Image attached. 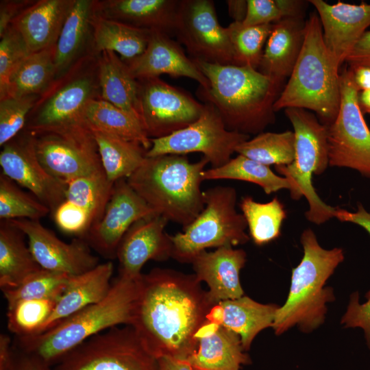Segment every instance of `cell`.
<instances>
[{
    "label": "cell",
    "mask_w": 370,
    "mask_h": 370,
    "mask_svg": "<svg viewBox=\"0 0 370 370\" xmlns=\"http://www.w3.org/2000/svg\"><path fill=\"white\" fill-rule=\"evenodd\" d=\"M213 306L195 274L154 268L141 275L130 326L158 359L185 361Z\"/></svg>",
    "instance_id": "obj_1"
},
{
    "label": "cell",
    "mask_w": 370,
    "mask_h": 370,
    "mask_svg": "<svg viewBox=\"0 0 370 370\" xmlns=\"http://www.w3.org/2000/svg\"><path fill=\"white\" fill-rule=\"evenodd\" d=\"M193 60L208 81L199 86V98L216 108L228 130L257 135L275 123L273 106L284 82L250 66Z\"/></svg>",
    "instance_id": "obj_2"
},
{
    "label": "cell",
    "mask_w": 370,
    "mask_h": 370,
    "mask_svg": "<svg viewBox=\"0 0 370 370\" xmlns=\"http://www.w3.org/2000/svg\"><path fill=\"white\" fill-rule=\"evenodd\" d=\"M140 278L118 275L101 300L40 334L16 338L14 346L36 355L53 367L65 354L91 337L120 325H130L139 295Z\"/></svg>",
    "instance_id": "obj_3"
},
{
    "label": "cell",
    "mask_w": 370,
    "mask_h": 370,
    "mask_svg": "<svg viewBox=\"0 0 370 370\" xmlns=\"http://www.w3.org/2000/svg\"><path fill=\"white\" fill-rule=\"evenodd\" d=\"M208 163L204 157L191 162L184 155L147 157L127 181L156 214L184 227L204 208L201 185Z\"/></svg>",
    "instance_id": "obj_4"
},
{
    "label": "cell",
    "mask_w": 370,
    "mask_h": 370,
    "mask_svg": "<svg viewBox=\"0 0 370 370\" xmlns=\"http://www.w3.org/2000/svg\"><path fill=\"white\" fill-rule=\"evenodd\" d=\"M304 256L293 269L287 299L278 308L272 328L280 335L294 326L304 332L318 328L325 321L327 304L334 299V291L325 283L344 260L341 248L326 249L310 228L301 233Z\"/></svg>",
    "instance_id": "obj_5"
},
{
    "label": "cell",
    "mask_w": 370,
    "mask_h": 370,
    "mask_svg": "<svg viewBox=\"0 0 370 370\" xmlns=\"http://www.w3.org/2000/svg\"><path fill=\"white\" fill-rule=\"evenodd\" d=\"M339 74L325 47L319 15L313 12L306 20L301 50L289 79L274 103V111L288 108L310 110L328 127L340 108Z\"/></svg>",
    "instance_id": "obj_6"
},
{
    "label": "cell",
    "mask_w": 370,
    "mask_h": 370,
    "mask_svg": "<svg viewBox=\"0 0 370 370\" xmlns=\"http://www.w3.org/2000/svg\"><path fill=\"white\" fill-rule=\"evenodd\" d=\"M285 114L295 134V156L287 166H276L277 172L294 184L291 195L295 200L304 196L309 205L306 219L321 224L335 217L337 208L327 205L319 197L312 184V175H321L329 166L327 126L312 112L304 108H288Z\"/></svg>",
    "instance_id": "obj_7"
},
{
    "label": "cell",
    "mask_w": 370,
    "mask_h": 370,
    "mask_svg": "<svg viewBox=\"0 0 370 370\" xmlns=\"http://www.w3.org/2000/svg\"><path fill=\"white\" fill-rule=\"evenodd\" d=\"M205 206L197 217L183 227L182 232L171 235L172 258L182 263L208 248L234 247L247 243V222L236 208L234 188L218 186L204 191Z\"/></svg>",
    "instance_id": "obj_8"
},
{
    "label": "cell",
    "mask_w": 370,
    "mask_h": 370,
    "mask_svg": "<svg viewBox=\"0 0 370 370\" xmlns=\"http://www.w3.org/2000/svg\"><path fill=\"white\" fill-rule=\"evenodd\" d=\"M52 370H160L158 359L130 325L116 326L86 340Z\"/></svg>",
    "instance_id": "obj_9"
},
{
    "label": "cell",
    "mask_w": 370,
    "mask_h": 370,
    "mask_svg": "<svg viewBox=\"0 0 370 370\" xmlns=\"http://www.w3.org/2000/svg\"><path fill=\"white\" fill-rule=\"evenodd\" d=\"M341 103L338 114L327 129L329 166L358 171L370 179V130L359 103L352 69L339 74Z\"/></svg>",
    "instance_id": "obj_10"
},
{
    "label": "cell",
    "mask_w": 370,
    "mask_h": 370,
    "mask_svg": "<svg viewBox=\"0 0 370 370\" xmlns=\"http://www.w3.org/2000/svg\"><path fill=\"white\" fill-rule=\"evenodd\" d=\"M204 103L201 116L193 123L167 136L151 138L147 157L199 152L209 160L212 168L227 163L236 148L250 136L228 130L216 108Z\"/></svg>",
    "instance_id": "obj_11"
},
{
    "label": "cell",
    "mask_w": 370,
    "mask_h": 370,
    "mask_svg": "<svg viewBox=\"0 0 370 370\" xmlns=\"http://www.w3.org/2000/svg\"><path fill=\"white\" fill-rule=\"evenodd\" d=\"M173 36L192 60L236 65L227 28L219 23L212 1L180 0Z\"/></svg>",
    "instance_id": "obj_12"
},
{
    "label": "cell",
    "mask_w": 370,
    "mask_h": 370,
    "mask_svg": "<svg viewBox=\"0 0 370 370\" xmlns=\"http://www.w3.org/2000/svg\"><path fill=\"white\" fill-rule=\"evenodd\" d=\"M34 135L38 158L54 177L66 182L103 171L97 145L87 125Z\"/></svg>",
    "instance_id": "obj_13"
},
{
    "label": "cell",
    "mask_w": 370,
    "mask_h": 370,
    "mask_svg": "<svg viewBox=\"0 0 370 370\" xmlns=\"http://www.w3.org/2000/svg\"><path fill=\"white\" fill-rule=\"evenodd\" d=\"M138 82L141 122L150 139L165 137L186 127L204 110V103L159 77Z\"/></svg>",
    "instance_id": "obj_14"
},
{
    "label": "cell",
    "mask_w": 370,
    "mask_h": 370,
    "mask_svg": "<svg viewBox=\"0 0 370 370\" xmlns=\"http://www.w3.org/2000/svg\"><path fill=\"white\" fill-rule=\"evenodd\" d=\"M0 166L3 175L29 190L51 214L64 199L66 183L50 175L41 164L32 132L25 130L3 146Z\"/></svg>",
    "instance_id": "obj_15"
},
{
    "label": "cell",
    "mask_w": 370,
    "mask_h": 370,
    "mask_svg": "<svg viewBox=\"0 0 370 370\" xmlns=\"http://www.w3.org/2000/svg\"><path fill=\"white\" fill-rule=\"evenodd\" d=\"M65 198L52 213L63 232L84 238L102 217L114 184L103 171L66 182Z\"/></svg>",
    "instance_id": "obj_16"
},
{
    "label": "cell",
    "mask_w": 370,
    "mask_h": 370,
    "mask_svg": "<svg viewBox=\"0 0 370 370\" xmlns=\"http://www.w3.org/2000/svg\"><path fill=\"white\" fill-rule=\"evenodd\" d=\"M8 221L25 234L34 259L43 269L73 276L99 264V258L83 238L76 237L71 243H65L39 220L18 219Z\"/></svg>",
    "instance_id": "obj_17"
},
{
    "label": "cell",
    "mask_w": 370,
    "mask_h": 370,
    "mask_svg": "<svg viewBox=\"0 0 370 370\" xmlns=\"http://www.w3.org/2000/svg\"><path fill=\"white\" fill-rule=\"evenodd\" d=\"M155 214L127 179L119 180L114 182L102 217L83 238L103 258L114 259L119 245L130 227L137 221Z\"/></svg>",
    "instance_id": "obj_18"
},
{
    "label": "cell",
    "mask_w": 370,
    "mask_h": 370,
    "mask_svg": "<svg viewBox=\"0 0 370 370\" xmlns=\"http://www.w3.org/2000/svg\"><path fill=\"white\" fill-rule=\"evenodd\" d=\"M169 221L155 214L135 222L123 237L116 251L119 275L138 279L149 260L164 261L172 258L171 235L165 232Z\"/></svg>",
    "instance_id": "obj_19"
},
{
    "label": "cell",
    "mask_w": 370,
    "mask_h": 370,
    "mask_svg": "<svg viewBox=\"0 0 370 370\" xmlns=\"http://www.w3.org/2000/svg\"><path fill=\"white\" fill-rule=\"evenodd\" d=\"M319 15L323 40L334 68L341 65L361 36L370 26V3L353 5L338 1H308Z\"/></svg>",
    "instance_id": "obj_20"
},
{
    "label": "cell",
    "mask_w": 370,
    "mask_h": 370,
    "mask_svg": "<svg viewBox=\"0 0 370 370\" xmlns=\"http://www.w3.org/2000/svg\"><path fill=\"white\" fill-rule=\"evenodd\" d=\"M95 88L89 76L71 80L47 99L25 129L38 134L86 125L84 110L95 98Z\"/></svg>",
    "instance_id": "obj_21"
},
{
    "label": "cell",
    "mask_w": 370,
    "mask_h": 370,
    "mask_svg": "<svg viewBox=\"0 0 370 370\" xmlns=\"http://www.w3.org/2000/svg\"><path fill=\"white\" fill-rule=\"evenodd\" d=\"M123 61L137 80L166 74L193 79L202 88L208 86L207 78L193 60L186 56L179 43L163 32L151 31L144 52L133 59Z\"/></svg>",
    "instance_id": "obj_22"
},
{
    "label": "cell",
    "mask_w": 370,
    "mask_h": 370,
    "mask_svg": "<svg viewBox=\"0 0 370 370\" xmlns=\"http://www.w3.org/2000/svg\"><path fill=\"white\" fill-rule=\"evenodd\" d=\"M246 261L247 254L243 249L223 247L214 251L200 252L190 264L197 279L208 284V298L215 306L244 295L240 273Z\"/></svg>",
    "instance_id": "obj_23"
},
{
    "label": "cell",
    "mask_w": 370,
    "mask_h": 370,
    "mask_svg": "<svg viewBox=\"0 0 370 370\" xmlns=\"http://www.w3.org/2000/svg\"><path fill=\"white\" fill-rule=\"evenodd\" d=\"M196 349L184 361L197 370H241L251 360L239 336L208 321L198 331Z\"/></svg>",
    "instance_id": "obj_24"
},
{
    "label": "cell",
    "mask_w": 370,
    "mask_h": 370,
    "mask_svg": "<svg viewBox=\"0 0 370 370\" xmlns=\"http://www.w3.org/2000/svg\"><path fill=\"white\" fill-rule=\"evenodd\" d=\"M113 271V264L107 262L99 263L86 272L71 276L51 315L35 336L104 298L111 287Z\"/></svg>",
    "instance_id": "obj_25"
},
{
    "label": "cell",
    "mask_w": 370,
    "mask_h": 370,
    "mask_svg": "<svg viewBox=\"0 0 370 370\" xmlns=\"http://www.w3.org/2000/svg\"><path fill=\"white\" fill-rule=\"evenodd\" d=\"M278 308L276 304H261L243 295L218 303L207 319L237 334L247 352L260 332L272 328Z\"/></svg>",
    "instance_id": "obj_26"
},
{
    "label": "cell",
    "mask_w": 370,
    "mask_h": 370,
    "mask_svg": "<svg viewBox=\"0 0 370 370\" xmlns=\"http://www.w3.org/2000/svg\"><path fill=\"white\" fill-rule=\"evenodd\" d=\"M73 3V0H41L14 19L12 25L30 53L56 45Z\"/></svg>",
    "instance_id": "obj_27"
},
{
    "label": "cell",
    "mask_w": 370,
    "mask_h": 370,
    "mask_svg": "<svg viewBox=\"0 0 370 370\" xmlns=\"http://www.w3.org/2000/svg\"><path fill=\"white\" fill-rule=\"evenodd\" d=\"M304 16L284 18L273 24L258 71L284 82L289 77L304 40Z\"/></svg>",
    "instance_id": "obj_28"
},
{
    "label": "cell",
    "mask_w": 370,
    "mask_h": 370,
    "mask_svg": "<svg viewBox=\"0 0 370 370\" xmlns=\"http://www.w3.org/2000/svg\"><path fill=\"white\" fill-rule=\"evenodd\" d=\"M180 0L108 1L104 17L150 31L174 34ZM102 16V15H101Z\"/></svg>",
    "instance_id": "obj_29"
},
{
    "label": "cell",
    "mask_w": 370,
    "mask_h": 370,
    "mask_svg": "<svg viewBox=\"0 0 370 370\" xmlns=\"http://www.w3.org/2000/svg\"><path fill=\"white\" fill-rule=\"evenodd\" d=\"M99 82L102 99L141 122L138 82L114 52H101L99 60Z\"/></svg>",
    "instance_id": "obj_30"
},
{
    "label": "cell",
    "mask_w": 370,
    "mask_h": 370,
    "mask_svg": "<svg viewBox=\"0 0 370 370\" xmlns=\"http://www.w3.org/2000/svg\"><path fill=\"white\" fill-rule=\"evenodd\" d=\"M25 234L8 221L0 223V288H14L42 269L34 259Z\"/></svg>",
    "instance_id": "obj_31"
},
{
    "label": "cell",
    "mask_w": 370,
    "mask_h": 370,
    "mask_svg": "<svg viewBox=\"0 0 370 370\" xmlns=\"http://www.w3.org/2000/svg\"><path fill=\"white\" fill-rule=\"evenodd\" d=\"M88 127L97 145L103 171L110 182L114 183L127 179L146 159L148 150L140 143Z\"/></svg>",
    "instance_id": "obj_32"
},
{
    "label": "cell",
    "mask_w": 370,
    "mask_h": 370,
    "mask_svg": "<svg viewBox=\"0 0 370 370\" xmlns=\"http://www.w3.org/2000/svg\"><path fill=\"white\" fill-rule=\"evenodd\" d=\"M91 26L95 49L99 52H116L123 60L133 59L144 52L151 32L94 13Z\"/></svg>",
    "instance_id": "obj_33"
},
{
    "label": "cell",
    "mask_w": 370,
    "mask_h": 370,
    "mask_svg": "<svg viewBox=\"0 0 370 370\" xmlns=\"http://www.w3.org/2000/svg\"><path fill=\"white\" fill-rule=\"evenodd\" d=\"M84 116L88 127L137 142L147 150L151 147V139L140 121L102 99H90L86 106Z\"/></svg>",
    "instance_id": "obj_34"
},
{
    "label": "cell",
    "mask_w": 370,
    "mask_h": 370,
    "mask_svg": "<svg viewBox=\"0 0 370 370\" xmlns=\"http://www.w3.org/2000/svg\"><path fill=\"white\" fill-rule=\"evenodd\" d=\"M93 8L92 1L74 0L55 47L56 76L69 68L84 47Z\"/></svg>",
    "instance_id": "obj_35"
},
{
    "label": "cell",
    "mask_w": 370,
    "mask_h": 370,
    "mask_svg": "<svg viewBox=\"0 0 370 370\" xmlns=\"http://www.w3.org/2000/svg\"><path fill=\"white\" fill-rule=\"evenodd\" d=\"M204 180H235L260 186L267 195L282 189L294 192V184L288 178L274 173L269 166L238 154L217 168H210L202 173Z\"/></svg>",
    "instance_id": "obj_36"
},
{
    "label": "cell",
    "mask_w": 370,
    "mask_h": 370,
    "mask_svg": "<svg viewBox=\"0 0 370 370\" xmlns=\"http://www.w3.org/2000/svg\"><path fill=\"white\" fill-rule=\"evenodd\" d=\"M55 47L31 53L23 60L9 79L5 97L36 95L49 84L56 76Z\"/></svg>",
    "instance_id": "obj_37"
},
{
    "label": "cell",
    "mask_w": 370,
    "mask_h": 370,
    "mask_svg": "<svg viewBox=\"0 0 370 370\" xmlns=\"http://www.w3.org/2000/svg\"><path fill=\"white\" fill-rule=\"evenodd\" d=\"M249 230V236L259 246L278 238L281 232L286 212L283 204L277 197L267 203L256 201L251 196L242 197L240 202Z\"/></svg>",
    "instance_id": "obj_38"
},
{
    "label": "cell",
    "mask_w": 370,
    "mask_h": 370,
    "mask_svg": "<svg viewBox=\"0 0 370 370\" xmlns=\"http://www.w3.org/2000/svg\"><path fill=\"white\" fill-rule=\"evenodd\" d=\"M295 141L292 131L262 132L239 145L235 152L267 166H287L295 159Z\"/></svg>",
    "instance_id": "obj_39"
},
{
    "label": "cell",
    "mask_w": 370,
    "mask_h": 370,
    "mask_svg": "<svg viewBox=\"0 0 370 370\" xmlns=\"http://www.w3.org/2000/svg\"><path fill=\"white\" fill-rule=\"evenodd\" d=\"M60 295L20 301L7 307V326L16 338L35 336L53 312Z\"/></svg>",
    "instance_id": "obj_40"
},
{
    "label": "cell",
    "mask_w": 370,
    "mask_h": 370,
    "mask_svg": "<svg viewBox=\"0 0 370 370\" xmlns=\"http://www.w3.org/2000/svg\"><path fill=\"white\" fill-rule=\"evenodd\" d=\"M50 209L32 194L22 190L13 180L0 174V219H18L39 220L46 217Z\"/></svg>",
    "instance_id": "obj_41"
},
{
    "label": "cell",
    "mask_w": 370,
    "mask_h": 370,
    "mask_svg": "<svg viewBox=\"0 0 370 370\" xmlns=\"http://www.w3.org/2000/svg\"><path fill=\"white\" fill-rule=\"evenodd\" d=\"M273 24L245 26L242 23L233 21L229 25L227 28L236 66L258 69Z\"/></svg>",
    "instance_id": "obj_42"
},
{
    "label": "cell",
    "mask_w": 370,
    "mask_h": 370,
    "mask_svg": "<svg viewBox=\"0 0 370 370\" xmlns=\"http://www.w3.org/2000/svg\"><path fill=\"white\" fill-rule=\"evenodd\" d=\"M71 275L43 269L32 273L14 288L1 291L7 307L20 301L60 295Z\"/></svg>",
    "instance_id": "obj_43"
},
{
    "label": "cell",
    "mask_w": 370,
    "mask_h": 370,
    "mask_svg": "<svg viewBox=\"0 0 370 370\" xmlns=\"http://www.w3.org/2000/svg\"><path fill=\"white\" fill-rule=\"evenodd\" d=\"M245 26L272 24L284 18L304 16L307 2L300 0H247Z\"/></svg>",
    "instance_id": "obj_44"
},
{
    "label": "cell",
    "mask_w": 370,
    "mask_h": 370,
    "mask_svg": "<svg viewBox=\"0 0 370 370\" xmlns=\"http://www.w3.org/2000/svg\"><path fill=\"white\" fill-rule=\"evenodd\" d=\"M22 36L12 25L1 37L0 41V95L6 97L9 79L13 72L30 54Z\"/></svg>",
    "instance_id": "obj_45"
},
{
    "label": "cell",
    "mask_w": 370,
    "mask_h": 370,
    "mask_svg": "<svg viewBox=\"0 0 370 370\" xmlns=\"http://www.w3.org/2000/svg\"><path fill=\"white\" fill-rule=\"evenodd\" d=\"M36 100L35 95L8 97L0 101V145L3 147L25 127L27 116Z\"/></svg>",
    "instance_id": "obj_46"
},
{
    "label": "cell",
    "mask_w": 370,
    "mask_h": 370,
    "mask_svg": "<svg viewBox=\"0 0 370 370\" xmlns=\"http://www.w3.org/2000/svg\"><path fill=\"white\" fill-rule=\"evenodd\" d=\"M341 323L345 328H361L370 350V295L367 301L360 304L358 293H352Z\"/></svg>",
    "instance_id": "obj_47"
},
{
    "label": "cell",
    "mask_w": 370,
    "mask_h": 370,
    "mask_svg": "<svg viewBox=\"0 0 370 370\" xmlns=\"http://www.w3.org/2000/svg\"><path fill=\"white\" fill-rule=\"evenodd\" d=\"M345 63L352 69L370 67V31H366L347 56Z\"/></svg>",
    "instance_id": "obj_48"
},
{
    "label": "cell",
    "mask_w": 370,
    "mask_h": 370,
    "mask_svg": "<svg viewBox=\"0 0 370 370\" xmlns=\"http://www.w3.org/2000/svg\"><path fill=\"white\" fill-rule=\"evenodd\" d=\"M12 370H52V367L36 355L21 351L13 345Z\"/></svg>",
    "instance_id": "obj_49"
},
{
    "label": "cell",
    "mask_w": 370,
    "mask_h": 370,
    "mask_svg": "<svg viewBox=\"0 0 370 370\" xmlns=\"http://www.w3.org/2000/svg\"><path fill=\"white\" fill-rule=\"evenodd\" d=\"M335 218L341 221L358 225L370 235V212L367 211L362 204H358L357 210L354 212L337 208Z\"/></svg>",
    "instance_id": "obj_50"
},
{
    "label": "cell",
    "mask_w": 370,
    "mask_h": 370,
    "mask_svg": "<svg viewBox=\"0 0 370 370\" xmlns=\"http://www.w3.org/2000/svg\"><path fill=\"white\" fill-rule=\"evenodd\" d=\"M13 343L4 333L0 334V370H12Z\"/></svg>",
    "instance_id": "obj_51"
},
{
    "label": "cell",
    "mask_w": 370,
    "mask_h": 370,
    "mask_svg": "<svg viewBox=\"0 0 370 370\" xmlns=\"http://www.w3.org/2000/svg\"><path fill=\"white\" fill-rule=\"evenodd\" d=\"M230 16L234 22L243 23L247 11V1L245 0H229L226 1Z\"/></svg>",
    "instance_id": "obj_52"
},
{
    "label": "cell",
    "mask_w": 370,
    "mask_h": 370,
    "mask_svg": "<svg viewBox=\"0 0 370 370\" xmlns=\"http://www.w3.org/2000/svg\"><path fill=\"white\" fill-rule=\"evenodd\" d=\"M20 4L12 3L6 5H1L0 11V37L10 27V24L14 21V16Z\"/></svg>",
    "instance_id": "obj_53"
},
{
    "label": "cell",
    "mask_w": 370,
    "mask_h": 370,
    "mask_svg": "<svg viewBox=\"0 0 370 370\" xmlns=\"http://www.w3.org/2000/svg\"><path fill=\"white\" fill-rule=\"evenodd\" d=\"M352 70L354 82L360 92L370 90V67L358 66Z\"/></svg>",
    "instance_id": "obj_54"
},
{
    "label": "cell",
    "mask_w": 370,
    "mask_h": 370,
    "mask_svg": "<svg viewBox=\"0 0 370 370\" xmlns=\"http://www.w3.org/2000/svg\"><path fill=\"white\" fill-rule=\"evenodd\" d=\"M160 370H197L184 361L169 358L158 359Z\"/></svg>",
    "instance_id": "obj_55"
},
{
    "label": "cell",
    "mask_w": 370,
    "mask_h": 370,
    "mask_svg": "<svg viewBox=\"0 0 370 370\" xmlns=\"http://www.w3.org/2000/svg\"><path fill=\"white\" fill-rule=\"evenodd\" d=\"M358 103L363 114H370V90H363L359 92Z\"/></svg>",
    "instance_id": "obj_56"
}]
</instances>
